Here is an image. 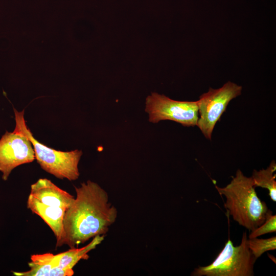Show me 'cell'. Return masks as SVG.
I'll return each instance as SVG.
<instances>
[{
	"mask_svg": "<svg viewBox=\"0 0 276 276\" xmlns=\"http://www.w3.org/2000/svg\"><path fill=\"white\" fill-rule=\"evenodd\" d=\"M76 196L63 218L64 245L77 247L98 235H105L118 217L107 192L88 180L75 187Z\"/></svg>",
	"mask_w": 276,
	"mask_h": 276,
	"instance_id": "6da1fadb",
	"label": "cell"
},
{
	"mask_svg": "<svg viewBox=\"0 0 276 276\" xmlns=\"http://www.w3.org/2000/svg\"><path fill=\"white\" fill-rule=\"evenodd\" d=\"M276 231V216L273 215L272 212L269 210L264 222L255 230L250 232L248 238H257L266 234L275 232Z\"/></svg>",
	"mask_w": 276,
	"mask_h": 276,
	"instance_id": "5bb4252c",
	"label": "cell"
},
{
	"mask_svg": "<svg viewBox=\"0 0 276 276\" xmlns=\"http://www.w3.org/2000/svg\"><path fill=\"white\" fill-rule=\"evenodd\" d=\"M29 196L43 204L65 209L75 198L47 178H39L31 185Z\"/></svg>",
	"mask_w": 276,
	"mask_h": 276,
	"instance_id": "ba28073f",
	"label": "cell"
},
{
	"mask_svg": "<svg viewBox=\"0 0 276 276\" xmlns=\"http://www.w3.org/2000/svg\"><path fill=\"white\" fill-rule=\"evenodd\" d=\"M28 263L29 269L22 272H14L16 276H72L73 269H62L57 267L55 255L47 252L34 254L31 256Z\"/></svg>",
	"mask_w": 276,
	"mask_h": 276,
	"instance_id": "30bf717a",
	"label": "cell"
},
{
	"mask_svg": "<svg viewBox=\"0 0 276 276\" xmlns=\"http://www.w3.org/2000/svg\"><path fill=\"white\" fill-rule=\"evenodd\" d=\"M276 164L272 160L266 169L254 170L251 176L255 187H260L268 190L269 195L273 201H276V181L275 180Z\"/></svg>",
	"mask_w": 276,
	"mask_h": 276,
	"instance_id": "7c38bea8",
	"label": "cell"
},
{
	"mask_svg": "<svg viewBox=\"0 0 276 276\" xmlns=\"http://www.w3.org/2000/svg\"><path fill=\"white\" fill-rule=\"evenodd\" d=\"M242 87L228 81L217 89L210 88L197 101L198 117L196 126L204 136L211 140L214 127L229 102L241 94Z\"/></svg>",
	"mask_w": 276,
	"mask_h": 276,
	"instance_id": "5b68a950",
	"label": "cell"
},
{
	"mask_svg": "<svg viewBox=\"0 0 276 276\" xmlns=\"http://www.w3.org/2000/svg\"><path fill=\"white\" fill-rule=\"evenodd\" d=\"M27 207L41 217L53 231L56 239V247L64 245L63 218L66 209L42 204L29 195Z\"/></svg>",
	"mask_w": 276,
	"mask_h": 276,
	"instance_id": "9c48e42d",
	"label": "cell"
},
{
	"mask_svg": "<svg viewBox=\"0 0 276 276\" xmlns=\"http://www.w3.org/2000/svg\"><path fill=\"white\" fill-rule=\"evenodd\" d=\"M35 159L31 142L25 135L6 131L0 139V172L2 179L7 180L17 167Z\"/></svg>",
	"mask_w": 276,
	"mask_h": 276,
	"instance_id": "52a82bcc",
	"label": "cell"
},
{
	"mask_svg": "<svg viewBox=\"0 0 276 276\" xmlns=\"http://www.w3.org/2000/svg\"><path fill=\"white\" fill-rule=\"evenodd\" d=\"M248 247L257 259L265 252L276 249V237L267 239L254 238L248 239Z\"/></svg>",
	"mask_w": 276,
	"mask_h": 276,
	"instance_id": "4fadbf2b",
	"label": "cell"
},
{
	"mask_svg": "<svg viewBox=\"0 0 276 276\" xmlns=\"http://www.w3.org/2000/svg\"><path fill=\"white\" fill-rule=\"evenodd\" d=\"M145 105V111L151 123L171 120L183 126H196L199 117L197 101H176L164 95L152 93L146 98Z\"/></svg>",
	"mask_w": 276,
	"mask_h": 276,
	"instance_id": "8992f818",
	"label": "cell"
},
{
	"mask_svg": "<svg viewBox=\"0 0 276 276\" xmlns=\"http://www.w3.org/2000/svg\"><path fill=\"white\" fill-rule=\"evenodd\" d=\"M225 187L216 186V189L226 198L224 206L233 219L252 232L264 222L269 209L258 197L251 177L239 169Z\"/></svg>",
	"mask_w": 276,
	"mask_h": 276,
	"instance_id": "7a4b0ae2",
	"label": "cell"
},
{
	"mask_svg": "<svg viewBox=\"0 0 276 276\" xmlns=\"http://www.w3.org/2000/svg\"><path fill=\"white\" fill-rule=\"evenodd\" d=\"M256 259L248 245L247 233L242 235L240 245L235 246L228 239L222 251L210 265L198 266L192 276H253Z\"/></svg>",
	"mask_w": 276,
	"mask_h": 276,
	"instance_id": "277c9868",
	"label": "cell"
},
{
	"mask_svg": "<svg viewBox=\"0 0 276 276\" xmlns=\"http://www.w3.org/2000/svg\"><path fill=\"white\" fill-rule=\"evenodd\" d=\"M16 122L14 132L25 135L31 142L35 158L40 167L58 178L70 181L77 180L80 175L78 164L82 151L74 150L62 151L50 148L38 141L28 128L24 119V110L13 108Z\"/></svg>",
	"mask_w": 276,
	"mask_h": 276,
	"instance_id": "3957f363",
	"label": "cell"
},
{
	"mask_svg": "<svg viewBox=\"0 0 276 276\" xmlns=\"http://www.w3.org/2000/svg\"><path fill=\"white\" fill-rule=\"evenodd\" d=\"M105 235H98L93 238L87 245L81 248H70L67 251L55 255V260L58 267L62 269H73L82 259L89 258L88 253L95 249L104 240Z\"/></svg>",
	"mask_w": 276,
	"mask_h": 276,
	"instance_id": "8fae6325",
	"label": "cell"
}]
</instances>
